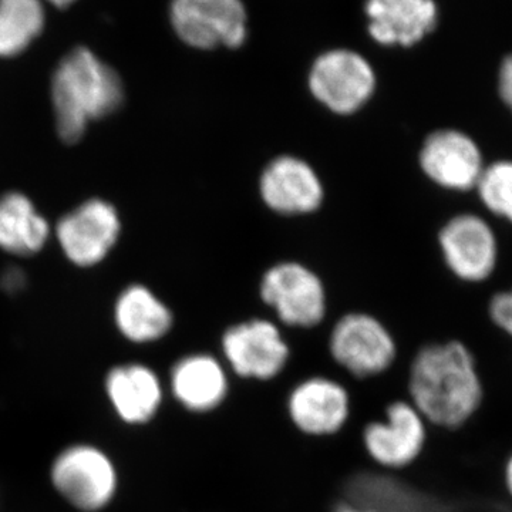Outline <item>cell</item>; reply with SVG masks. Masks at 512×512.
Segmentation results:
<instances>
[{
  "label": "cell",
  "instance_id": "obj_1",
  "mask_svg": "<svg viewBox=\"0 0 512 512\" xmlns=\"http://www.w3.org/2000/svg\"><path fill=\"white\" fill-rule=\"evenodd\" d=\"M57 137L76 146L96 121L113 116L126 101L123 79L114 67L79 46L57 64L50 82Z\"/></svg>",
  "mask_w": 512,
  "mask_h": 512
},
{
  "label": "cell",
  "instance_id": "obj_2",
  "mask_svg": "<svg viewBox=\"0 0 512 512\" xmlns=\"http://www.w3.org/2000/svg\"><path fill=\"white\" fill-rule=\"evenodd\" d=\"M407 392L427 423L447 429L460 426L481 400L473 356L457 342L424 346L410 365Z\"/></svg>",
  "mask_w": 512,
  "mask_h": 512
},
{
  "label": "cell",
  "instance_id": "obj_3",
  "mask_svg": "<svg viewBox=\"0 0 512 512\" xmlns=\"http://www.w3.org/2000/svg\"><path fill=\"white\" fill-rule=\"evenodd\" d=\"M281 412L298 439L312 444L342 440L357 417L355 387L330 373H306L282 389Z\"/></svg>",
  "mask_w": 512,
  "mask_h": 512
},
{
  "label": "cell",
  "instance_id": "obj_4",
  "mask_svg": "<svg viewBox=\"0 0 512 512\" xmlns=\"http://www.w3.org/2000/svg\"><path fill=\"white\" fill-rule=\"evenodd\" d=\"M220 356L235 382L272 389L288 373L293 352L278 322L251 318L221 333Z\"/></svg>",
  "mask_w": 512,
  "mask_h": 512
},
{
  "label": "cell",
  "instance_id": "obj_5",
  "mask_svg": "<svg viewBox=\"0 0 512 512\" xmlns=\"http://www.w3.org/2000/svg\"><path fill=\"white\" fill-rule=\"evenodd\" d=\"M427 439V421L410 400H393L380 416L357 424L356 446L363 461L380 471H402L416 463Z\"/></svg>",
  "mask_w": 512,
  "mask_h": 512
},
{
  "label": "cell",
  "instance_id": "obj_6",
  "mask_svg": "<svg viewBox=\"0 0 512 512\" xmlns=\"http://www.w3.org/2000/svg\"><path fill=\"white\" fill-rule=\"evenodd\" d=\"M328 355L343 377L367 383L392 369L397 359V343L376 316L349 312L340 316L330 330Z\"/></svg>",
  "mask_w": 512,
  "mask_h": 512
},
{
  "label": "cell",
  "instance_id": "obj_7",
  "mask_svg": "<svg viewBox=\"0 0 512 512\" xmlns=\"http://www.w3.org/2000/svg\"><path fill=\"white\" fill-rule=\"evenodd\" d=\"M220 355L192 350L168 369L167 392L175 407L190 420L205 421L220 416L234 400L238 387Z\"/></svg>",
  "mask_w": 512,
  "mask_h": 512
},
{
  "label": "cell",
  "instance_id": "obj_8",
  "mask_svg": "<svg viewBox=\"0 0 512 512\" xmlns=\"http://www.w3.org/2000/svg\"><path fill=\"white\" fill-rule=\"evenodd\" d=\"M123 221L116 205L90 197L64 212L53 225V239L66 261L76 268L103 264L120 242Z\"/></svg>",
  "mask_w": 512,
  "mask_h": 512
},
{
  "label": "cell",
  "instance_id": "obj_9",
  "mask_svg": "<svg viewBox=\"0 0 512 512\" xmlns=\"http://www.w3.org/2000/svg\"><path fill=\"white\" fill-rule=\"evenodd\" d=\"M259 292L281 326L311 330L325 322V285L316 272L301 262L285 261L271 266L262 276Z\"/></svg>",
  "mask_w": 512,
  "mask_h": 512
},
{
  "label": "cell",
  "instance_id": "obj_10",
  "mask_svg": "<svg viewBox=\"0 0 512 512\" xmlns=\"http://www.w3.org/2000/svg\"><path fill=\"white\" fill-rule=\"evenodd\" d=\"M309 92L330 113L352 116L376 92L375 69L349 49H333L316 57L308 77Z\"/></svg>",
  "mask_w": 512,
  "mask_h": 512
},
{
  "label": "cell",
  "instance_id": "obj_11",
  "mask_svg": "<svg viewBox=\"0 0 512 512\" xmlns=\"http://www.w3.org/2000/svg\"><path fill=\"white\" fill-rule=\"evenodd\" d=\"M170 16L174 32L194 49H239L247 40L242 0H173Z\"/></svg>",
  "mask_w": 512,
  "mask_h": 512
},
{
  "label": "cell",
  "instance_id": "obj_12",
  "mask_svg": "<svg viewBox=\"0 0 512 512\" xmlns=\"http://www.w3.org/2000/svg\"><path fill=\"white\" fill-rule=\"evenodd\" d=\"M52 481L69 503L83 511L107 507L119 490L113 461L92 446H74L59 454L53 463Z\"/></svg>",
  "mask_w": 512,
  "mask_h": 512
},
{
  "label": "cell",
  "instance_id": "obj_13",
  "mask_svg": "<svg viewBox=\"0 0 512 512\" xmlns=\"http://www.w3.org/2000/svg\"><path fill=\"white\" fill-rule=\"evenodd\" d=\"M259 195L276 214L308 215L322 207L325 188L315 168L296 156L275 157L259 178Z\"/></svg>",
  "mask_w": 512,
  "mask_h": 512
},
{
  "label": "cell",
  "instance_id": "obj_14",
  "mask_svg": "<svg viewBox=\"0 0 512 512\" xmlns=\"http://www.w3.org/2000/svg\"><path fill=\"white\" fill-rule=\"evenodd\" d=\"M106 393L119 419L127 426H148L158 419L167 402L165 380L154 367L127 362L107 373Z\"/></svg>",
  "mask_w": 512,
  "mask_h": 512
},
{
  "label": "cell",
  "instance_id": "obj_15",
  "mask_svg": "<svg viewBox=\"0 0 512 512\" xmlns=\"http://www.w3.org/2000/svg\"><path fill=\"white\" fill-rule=\"evenodd\" d=\"M420 167L433 183L457 191L477 187L484 171L480 148L457 130L430 134L420 150Z\"/></svg>",
  "mask_w": 512,
  "mask_h": 512
},
{
  "label": "cell",
  "instance_id": "obj_16",
  "mask_svg": "<svg viewBox=\"0 0 512 512\" xmlns=\"http://www.w3.org/2000/svg\"><path fill=\"white\" fill-rule=\"evenodd\" d=\"M365 9L370 36L387 47L419 45L440 23L436 0H367Z\"/></svg>",
  "mask_w": 512,
  "mask_h": 512
},
{
  "label": "cell",
  "instance_id": "obj_17",
  "mask_svg": "<svg viewBox=\"0 0 512 512\" xmlns=\"http://www.w3.org/2000/svg\"><path fill=\"white\" fill-rule=\"evenodd\" d=\"M440 245L451 271L464 281H483L497 264V241L477 215H458L440 232Z\"/></svg>",
  "mask_w": 512,
  "mask_h": 512
},
{
  "label": "cell",
  "instance_id": "obj_18",
  "mask_svg": "<svg viewBox=\"0 0 512 512\" xmlns=\"http://www.w3.org/2000/svg\"><path fill=\"white\" fill-rule=\"evenodd\" d=\"M113 319L120 335L134 345L158 343L175 325L170 306L143 284L128 285L117 295Z\"/></svg>",
  "mask_w": 512,
  "mask_h": 512
},
{
  "label": "cell",
  "instance_id": "obj_19",
  "mask_svg": "<svg viewBox=\"0 0 512 512\" xmlns=\"http://www.w3.org/2000/svg\"><path fill=\"white\" fill-rule=\"evenodd\" d=\"M53 239V225L26 192L0 194V251L13 258H32Z\"/></svg>",
  "mask_w": 512,
  "mask_h": 512
},
{
  "label": "cell",
  "instance_id": "obj_20",
  "mask_svg": "<svg viewBox=\"0 0 512 512\" xmlns=\"http://www.w3.org/2000/svg\"><path fill=\"white\" fill-rule=\"evenodd\" d=\"M45 28L40 0H0V57L22 55Z\"/></svg>",
  "mask_w": 512,
  "mask_h": 512
},
{
  "label": "cell",
  "instance_id": "obj_21",
  "mask_svg": "<svg viewBox=\"0 0 512 512\" xmlns=\"http://www.w3.org/2000/svg\"><path fill=\"white\" fill-rule=\"evenodd\" d=\"M477 188L488 210L512 222V161H498L484 168Z\"/></svg>",
  "mask_w": 512,
  "mask_h": 512
},
{
  "label": "cell",
  "instance_id": "obj_22",
  "mask_svg": "<svg viewBox=\"0 0 512 512\" xmlns=\"http://www.w3.org/2000/svg\"><path fill=\"white\" fill-rule=\"evenodd\" d=\"M491 318L512 336V292L498 293L490 305Z\"/></svg>",
  "mask_w": 512,
  "mask_h": 512
},
{
  "label": "cell",
  "instance_id": "obj_23",
  "mask_svg": "<svg viewBox=\"0 0 512 512\" xmlns=\"http://www.w3.org/2000/svg\"><path fill=\"white\" fill-rule=\"evenodd\" d=\"M28 285V275L18 265H10L0 272V288L9 295L20 293Z\"/></svg>",
  "mask_w": 512,
  "mask_h": 512
},
{
  "label": "cell",
  "instance_id": "obj_24",
  "mask_svg": "<svg viewBox=\"0 0 512 512\" xmlns=\"http://www.w3.org/2000/svg\"><path fill=\"white\" fill-rule=\"evenodd\" d=\"M498 93L501 99L512 111V53L501 60L498 69Z\"/></svg>",
  "mask_w": 512,
  "mask_h": 512
},
{
  "label": "cell",
  "instance_id": "obj_25",
  "mask_svg": "<svg viewBox=\"0 0 512 512\" xmlns=\"http://www.w3.org/2000/svg\"><path fill=\"white\" fill-rule=\"evenodd\" d=\"M326 512H377L375 508L369 505L359 503L352 500L346 495L338 494L336 497L330 498Z\"/></svg>",
  "mask_w": 512,
  "mask_h": 512
},
{
  "label": "cell",
  "instance_id": "obj_26",
  "mask_svg": "<svg viewBox=\"0 0 512 512\" xmlns=\"http://www.w3.org/2000/svg\"><path fill=\"white\" fill-rule=\"evenodd\" d=\"M47 2L52 3L56 8H67V6L72 5L76 0H47Z\"/></svg>",
  "mask_w": 512,
  "mask_h": 512
},
{
  "label": "cell",
  "instance_id": "obj_27",
  "mask_svg": "<svg viewBox=\"0 0 512 512\" xmlns=\"http://www.w3.org/2000/svg\"><path fill=\"white\" fill-rule=\"evenodd\" d=\"M507 484H508V488H510V491L512 494V458L510 460V463H508V467H507Z\"/></svg>",
  "mask_w": 512,
  "mask_h": 512
}]
</instances>
